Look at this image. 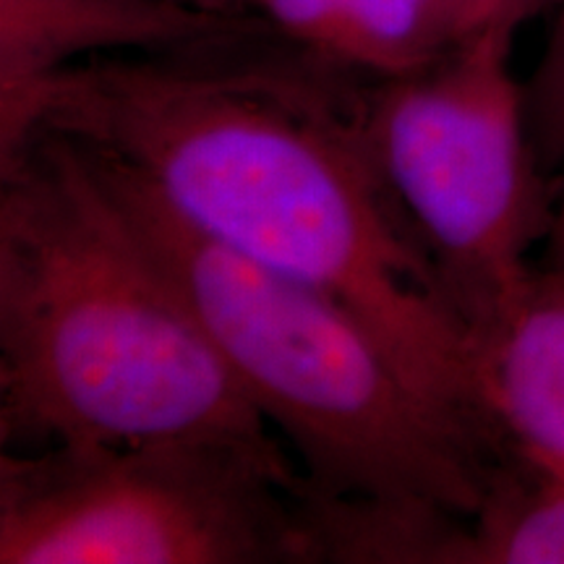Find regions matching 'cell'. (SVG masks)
Listing matches in <instances>:
<instances>
[{"label": "cell", "mask_w": 564, "mask_h": 564, "mask_svg": "<svg viewBox=\"0 0 564 564\" xmlns=\"http://www.w3.org/2000/svg\"><path fill=\"white\" fill-rule=\"evenodd\" d=\"M364 84L270 30L243 32L63 70L32 133L116 162L209 241L333 295L426 398L505 449L474 335L366 152Z\"/></svg>", "instance_id": "1"}, {"label": "cell", "mask_w": 564, "mask_h": 564, "mask_svg": "<svg viewBox=\"0 0 564 564\" xmlns=\"http://www.w3.org/2000/svg\"><path fill=\"white\" fill-rule=\"evenodd\" d=\"M303 489L278 442L3 449L0 564L312 562Z\"/></svg>", "instance_id": "4"}, {"label": "cell", "mask_w": 564, "mask_h": 564, "mask_svg": "<svg viewBox=\"0 0 564 564\" xmlns=\"http://www.w3.org/2000/svg\"><path fill=\"white\" fill-rule=\"evenodd\" d=\"M457 564H564V481L518 453L494 463Z\"/></svg>", "instance_id": "9"}, {"label": "cell", "mask_w": 564, "mask_h": 564, "mask_svg": "<svg viewBox=\"0 0 564 564\" xmlns=\"http://www.w3.org/2000/svg\"><path fill=\"white\" fill-rule=\"evenodd\" d=\"M549 243H552L554 264L564 267V160H562V186H560V194H556V199H554L552 228H549Z\"/></svg>", "instance_id": "12"}, {"label": "cell", "mask_w": 564, "mask_h": 564, "mask_svg": "<svg viewBox=\"0 0 564 564\" xmlns=\"http://www.w3.org/2000/svg\"><path fill=\"white\" fill-rule=\"evenodd\" d=\"M249 13L288 45L366 82L411 74L494 19L465 0H196Z\"/></svg>", "instance_id": "7"}, {"label": "cell", "mask_w": 564, "mask_h": 564, "mask_svg": "<svg viewBox=\"0 0 564 564\" xmlns=\"http://www.w3.org/2000/svg\"><path fill=\"white\" fill-rule=\"evenodd\" d=\"M274 442L87 152L53 131L0 160V440Z\"/></svg>", "instance_id": "2"}, {"label": "cell", "mask_w": 564, "mask_h": 564, "mask_svg": "<svg viewBox=\"0 0 564 564\" xmlns=\"http://www.w3.org/2000/svg\"><path fill=\"white\" fill-rule=\"evenodd\" d=\"M528 89V118L535 152L544 167L564 160V0H560L554 24L549 30L544 53Z\"/></svg>", "instance_id": "10"}, {"label": "cell", "mask_w": 564, "mask_h": 564, "mask_svg": "<svg viewBox=\"0 0 564 564\" xmlns=\"http://www.w3.org/2000/svg\"><path fill=\"white\" fill-rule=\"evenodd\" d=\"M518 30L494 21L429 66L366 82L358 105L366 152L470 335L533 272L528 249L554 215L512 70Z\"/></svg>", "instance_id": "5"}, {"label": "cell", "mask_w": 564, "mask_h": 564, "mask_svg": "<svg viewBox=\"0 0 564 564\" xmlns=\"http://www.w3.org/2000/svg\"><path fill=\"white\" fill-rule=\"evenodd\" d=\"M257 30L249 13L196 0H0V160L26 144L34 102L63 70Z\"/></svg>", "instance_id": "6"}, {"label": "cell", "mask_w": 564, "mask_h": 564, "mask_svg": "<svg viewBox=\"0 0 564 564\" xmlns=\"http://www.w3.org/2000/svg\"><path fill=\"white\" fill-rule=\"evenodd\" d=\"M474 345L484 403L507 447L564 481V267L528 274Z\"/></svg>", "instance_id": "8"}, {"label": "cell", "mask_w": 564, "mask_h": 564, "mask_svg": "<svg viewBox=\"0 0 564 564\" xmlns=\"http://www.w3.org/2000/svg\"><path fill=\"white\" fill-rule=\"evenodd\" d=\"M87 154L230 377L301 457L306 494L476 512L507 453L426 398L361 316L209 241L116 162Z\"/></svg>", "instance_id": "3"}, {"label": "cell", "mask_w": 564, "mask_h": 564, "mask_svg": "<svg viewBox=\"0 0 564 564\" xmlns=\"http://www.w3.org/2000/svg\"><path fill=\"white\" fill-rule=\"evenodd\" d=\"M465 3H470L476 11H481L484 17L494 21H518V24H523L531 13L544 9L552 0H465Z\"/></svg>", "instance_id": "11"}]
</instances>
